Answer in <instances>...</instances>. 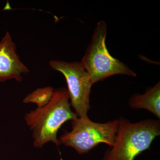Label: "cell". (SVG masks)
Wrapping results in <instances>:
<instances>
[{
    "label": "cell",
    "instance_id": "obj_1",
    "mask_svg": "<svg viewBox=\"0 0 160 160\" xmlns=\"http://www.w3.org/2000/svg\"><path fill=\"white\" fill-rule=\"evenodd\" d=\"M69 100L66 88L54 89L47 105L26 113L24 120L31 132L35 147L42 149L49 142L58 147L61 145L57 138L59 129L67 121L78 118L72 110Z\"/></svg>",
    "mask_w": 160,
    "mask_h": 160
},
{
    "label": "cell",
    "instance_id": "obj_2",
    "mask_svg": "<svg viewBox=\"0 0 160 160\" xmlns=\"http://www.w3.org/2000/svg\"><path fill=\"white\" fill-rule=\"evenodd\" d=\"M160 134L159 121L146 120L132 123L121 118L114 144L105 152L102 160H134L149 149Z\"/></svg>",
    "mask_w": 160,
    "mask_h": 160
},
{
    "label": "cell",
    "instance_id": "obj_3",
    "mask_svg": "<svg viewBox=\"0 0 160 160\" xmlns=\"http://www.w3.org/2000/svg\"><path fill=\"white\" fill-rule=\"evenodd\" d=\"M107 27L104 21L97 23L90 44L80 62L92 84L114 75L137 76L127 65L109 53L106 43Z\"/></svg>",
    "mask_w": 160,
    "mask_h": 160
},
{
    "label": "cell",
    "instance_id": "obj_4",
    "mask_svg": "<svg viewBox=\"0 0 160 160\" xmlns=\"http://www.w3.org/2000/svg\"><path fill=\"white\" fill-rule=\"evenodd\" d=\"M118 120L108 122H94L89 118H77L72 121V129L60 138L61 144L72 147L79 154L87 153L104 143L112 147L117 132Z\"/></svg>",
    "mask_w": 160,
    "mask_h": 160
},
{
    "label": "cell",
    "instance_id": "obj_5",
    "mask_svg": "<svg viewBox=\"0 0 160 160\" xmlns=\"http://www.w3.org/2000/svg\"><path fill=\"white\" fill-rule=\"evenodd\" d=\"M49 65L66 79L71 104L78 117L88 118L87 113L90 108L89 95L93 84L81 62L52 60L49 61Z\"/></svg>",
    "mask_w": 160,
    "mask_h": 160
},
{
    "label": "cell",
    "instance_id": "obj_6",
    "mask_svg": "<svg viewBox=\"0 0 160 160\" xmlns=\"http://www.w3.org/2000/svg\"><path fill=\"white\" fill-rule=\"evenodd\" d=\"M29 69L20 59L9 31L0 41V82L13 79L22 82Z\"/></svg>",
    "mask_w": 160,
    "mask_h": 160
},
{
    "label": "cell",
    "instance_id": "obj_7",
    "mask_svg": "<svg viewBox=\"0 0 160 160\" xmlns=\"http://www.w3.org/2000/svg\"><path fill=\"white\" fill-rule=\"evenodd\" d=\"M160 84L159 82L144 94L133 95L129 100V106L134 109H146L160 118Z\"/></svg>",
    "mask_w": 160,
    "mask_h": 160
},
{
    "label": "cell",
    "instance_id": "obj_8",
    "mask_svg": "<svg viewBox=\"0 0 160 160\" xmlns=\"http://www.w3.org/2000/svg\"><path fill=\"white\" fill-rule=\"evenodd\" d=\"M54 91V88L51 86L38 88L27 95L23 99V102L25 104L34 103L36 104L37 108H42L50 102Z\"/></svg>",
    "mask_w": 160,
    "mask_h": 160
}]
</instances>
